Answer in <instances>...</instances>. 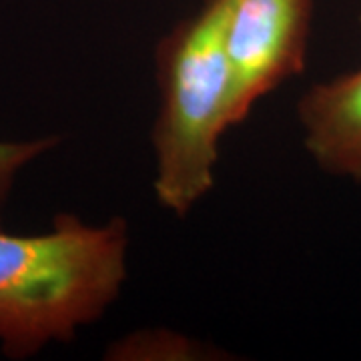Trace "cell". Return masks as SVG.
<instances>
[{
  "mask_svg": "<svg viewBox=\"0 0 361 361\" xmlns=\"http://www.w3.org/2000/svg\"><path fill=\"white\" fill-rule=\"evenodd\" d=\"M313 0H229L225 54L231 75V121L251 111L307 63Z\"/></svg>",
  "mask_w": 361,
  "mask_h": 361,
  "instance_id": "3",
  "label": "cell"
},
{
  "mask_svg": "<svg viewBox=\"0 0 361 361\" xmlns=\"http://www.w3.org/2000/svg\"><path fill=\"white\" fill-rule=\"evenodd\" d=\"M227 2L207 0L157 44L153 193L177 217L189 215L213 191L221 139L233 129L223 39Z\"/></svg>",
  "mask_w": 361,
  "mask_h": 361,
  "instance_id": "2",
  "label": "cell"
},
{
  "mask_svg": "<svg viewBox=\"0 0 361 361\" xmlns=\"http://www.w3.org/2000/svg\"><path fill=\"white\" fill-rule=\"evenodd\" d=\"M59 145H61V137L56 135L28 139V141H0V229H2V211L20 171Z\"/></svg>",
  "mask_w": 361,
  "mask_h": 361,
  "instance_id": "6",
  "label": "cell"
},
{
  "mask_svg": "<svg viewBox=\"0 0 361 361\" xmlns=\"http://www.w3.org/2000/svg\"><path fill=\"white\" fill-rule=\"evenodd\" d=\"M360 25H361V14H360Z\"/></svg>",
  "mask_w": 361,
  "mask_h": 361,
  "instance_id": "7",
  "label": "cell"
},
{
  "mask_svg": "<svg viewBox=\"0 0 361 361\" xmlns=\"http://www.w3.org/2000/svg\"><path fill=\"white\" fill-rule=\"evenodd\" d=\"M130 231L123 217L89 223L59 213L39 235L0 229V349L35 357L103 319L129 277Z\"/></svg>",
  "mask_w": 361,
  "mask_h": 361,
  "instance_id": "1",
  "label": "cell"
},
{
  "mask_svg": "<svg viewBox=\"0 0 361 361\" xmlns=\"http://www.w3.org/2000/svg\"><path fill=\"white\" fill-rule=\"evenodd\" d=\"M223 357L221 349L167 327L130 331L115 339L104 351V360L111 361H207Z\"/></svg>",
  "mask_w": 361,
  "mask_h": 361,
  "instance_id": "5",
  "label": "cell"
},
{
  "mask_svg": "<svg viewBox=\"0 0 361 361\" xmlns=\"http://www.w3.org/2000/svg\"><path fill=\"white\" fill-rule=\"evenodd\" d=\"M297 121L317 167L361 183V65L311 85L297 103Z\"/></svg>",
  "mask_w": 361,
  "mask_h": 361,
  "instance_id": "4",
  "label": "cell"
}]
</instances>
